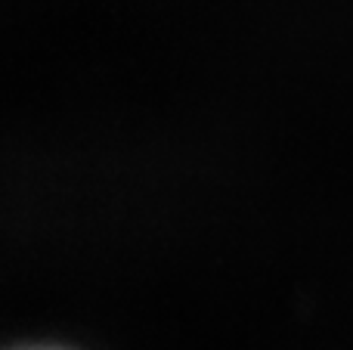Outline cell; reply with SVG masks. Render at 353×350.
Returning a JSON list of instances; mask_svg holds the SVG:
<instances>
[{
    "mask_svg": "<svg viewBox=\"0 0 353 350\" xmlns=\"http://www.w3.org/2000/svg\"><path fill=\"white\" fill-rule=\"evenodd\" d=\"M28 350H59V347H28Z\"/></svg>",
    "mask_w": 353,
    "mask_h": 350,
    "instance_id": "cell-1",
    "label": "cell"
}]
</instances>
